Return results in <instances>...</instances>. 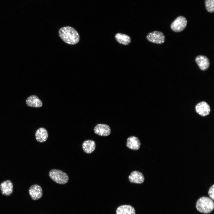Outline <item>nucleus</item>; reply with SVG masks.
I'll list each match as a JSON object with an SVG mask.
<instances>
[{
    "instance_id": "obj_1",
    "label": "nucleus",
    "mask_w": 214,
    "mask_h": 214,
    "mask_svg": "<svg viewBox=\"0 0 214 214\" xmlns=\"http://www.w3.org/2000/svg\"><path fill=\"white\" fill-rule=\"evenodd\" d=\"M61 39L65 43L70 45H75L80 40L78 33L74 28L66 26L60 28L58 31Z\"/></svg>"
},
{
    "instance_id": "obj_2",
    "label": "nucleus",
    "mask_w": 214,
    "mask_h": 214,
    "mask_svg": "<svg viewBox=\"0 0 214 214\" xmlns=\"http://www.w3.org/2000/svg\"><path fill=\"white\" fill-rule=\"evenodd\" d=\"M196 207L199 212L207 214L213 211L214 208V204L213 200L210 198L203 196L198 200Z\"/></svg>"
},
{
    "instance_id": "obj_3",
    "label": "nucleus",
    "mask_w": 214,
    "mask_h": 214,
    "mask_svg": "<svg viewBox=\"0 0 214 214\" xmlns=\"http://www.w3.org/2000/svg\"><path fill=\"white\" fill-rule=\"evenodd\" d=\"M49 176L53 181L60 184H65L69 180V177L67 174L59 169L51 170L49 172Z\"/></svg>"
},
{
    "instance_id": "obj_4",
    "label": "nucleus",
    "mask_w": 214,
    "mask_h": 214,
    "mask_svg": "<svg viewBox=\"0 0 214 214\" xmlns=\"http://www.w3.org/2000/svg\"><path fill=\"white\" fill-rule=\"evenodd\" d=\"M187 23V21L185 18L182 16H180L172 22L171 25V28L175 32H180L185 29Z\"/></svg>"
},
{
    "instance_id": "obj_5",
    "label": "nucleus",
    "mask_w": 214,
    "mask_h": 214,
    "mask_svg": "<svg viewBox=\"0 0 214 214\" xmlns=\"http://www.w3.org/2000/svg\"><path fill=\"white\" fill-rule=\"evenodd\" d=\"M147 40L150 42L158 44L164 43L165 37L161 32L154 31L149 33L147 36Z\"/></svg>"
},
{
    "instance_id": "obj_6",
    "label": "nucleus",
    "mask_w": 214,
    "mask_h": 214,
    "mask_svg": "<svg viewBox=\"0 0 214 214\" xmlns=\"http://www.w3.org/2000/svg\"><path fill=\"white\" fill-rule=\"evenodd\" d=\"M94 133L101 136H106L109 135L111 129L109 126L106 124H98L94 128Z\"/></svg>"
},
{
    "instance_id": "obj_7",
    "label": "nucleus",
    "mask_w": 214,
    "mask_h": 214,
    "mask_svg": "<svg viewBox=\"0 0 214 214\" xmlns=\"http://www.w3.org/2000/svg\"><path fill=\"white\" fill-rule=\"evenodd\" d=\"M29 194L32 199L34 200L40 199L43 195V191L41 187L37 184L31 185L29 190Z\"/></svg>"
},
{
    "instance_id": "obj_8",
    "label": "nucleus",
    "mask_w": 214,
    "mask_h": 214,
    "mask_svg": "<svg viewBox=\"0 0 214 214\" xmlns=\"http://www.w3.org/2000/svg\"><path fill=\"white\" fill-rule=\"evenodd\" d=\"M0 189L2 195L10 196L13 192V184L10 180H7L1 183Z\"/></svg>"
},
{
    "instance_id": "obj_9",
    "label": "nucleus",
    "mask_w": 214,
    "mask_h": 214,
    "mask_svg": "<svg viewBox=\"0 0 214 214\" xmlns=\"http://www.w3.org/2000/svg\"><path fill=\"white\" fill-rule=\"evenodd\" d=\"M195 110L198 114L203 117L208 115L210 111L209 106L204 101L198 103L196 106Z\"/></svg>"
},
{
    "instance_id": "obj_10",
    "label": "nucleus",
    "mask_w": 214,
    "mask_h": 214,
    "mask_svg": "<svg viewBox=\"0 0 214 214\" xmlns=\"http://www.w3.org/2000/svg\"><path fill=\"white\" fill-rule=\"evenodd\" d=\"M195 61L200 69L205 71L207 70L210 66L209 60L207 57L204 55H198L195 58Z\"/></svg>"
},
{
    "instance_id": "obj_11",
    "label": "nucleus",
    "mask_w": 214,
    "mask_h": 214,
    "mask_svg": "<svg viewBox=\"0 0 214 214\" xmlns=\"http://www.w3.org/2000/svg\"><path fill=\"white\" fill-rule=\"evenodd\" d=\"M26 102L27 105L30 107L40 108L43 105L41 100L35 95H31L29 97L26 99Z\"/></svg>"
},
{
    "instance_id": "obj_12",
    "label": "nucleus",
    "mask_w": 214,
    "mask_h": 214,
    "mask_svg": "<svg viewBox=\"0 0 214 214\" xmlns=\"http://www.w3.org/2000/svg\"><path fill=\"white\" fill-rule=\"evenodd\" d=\"M128 179L130 182L137 184L142 183L144 180V177L143 174L136 171L131 173L129 176Z\"/></svg>"
},
{
    "instance_id": "obj_13",
    "label": "nucleus",
    "mask_w": 214,
    "mask_h": 214,
    "mask_svg": "<svg viewBox=\"0 0 214 214\" xmlns=\"http://www.w3.org/2000/svg\"><path fill=\"white\" fill-rule=\"evenodd\" d=\"M140 145L139 140L135 136H130L127 139L126 146L131 150H137L140 148Z\"/></svg>"
},
{
    "instance_id": "obj_14",
    "label": "nucleus",
    "mask_w": 214,
    "mask_h": 214,
    "mask_svg": "<svg viewBox=\"0 0 214 214\" xmlns=\"http://www.w3.org/2000/svg\"><path fill=\"white\" fill-rule=\"evenodd\" d=\"M35 136L36 140L38 142H44L47 140L48 137V131L44 128H40L36 131Z\"/></svg>"
},
{
    "instance_id": "obj_15",
    "label": "nucleus",
    "mask_w": 214,
    "mask_h": 214,
    "mask_svg": "<svg viewBox=\"0 0 214 214\" xmlns=\"http://www.w3.org/2000/svg\"><path fill=\"white\" fill-rule=\"evenodd\" d=\"M82 147L85 153L90 154L93 152L95 149V143L92 140H86L83 143Z\"/></svg>"
},
{
    "instance_id": "obj_16",
    "label": "nucleus",
    "mask_w": 214,
    "mask_h": 214,
    "mask_svg": "<svg viewBox=\"0 0 214 214\" xmlns=\"http://www.w3.org/2000/svg\"><path fill=\"white\" fill-rule=\"evenodd\" d=\"M117 214H136L134 208L130 205H124L119 207L116 210Z\"/></svg>"
},
{
    "instance_id": "obj_17",
    "label": "nucleus",
    "mask_w": 214,
    "mask_h": 214,
    "mask_svg": "<svg viewBox=\"0 0 214 214\" xmlns=\"http://www.w3.org/2000/svg\"><path fill=\"white\" fill-rule=\"evenodd\" d=\"M117 41L119 43L127 45L131 42V38L128 35L121 33H117L115 36Z\"/></svg>"
},
{
    "instance_id": "obj_18",
    "label": "nucleus",
    "mask_w": 214,
    "mask_h": 214,
    "mask_svg": "<svg viewBox=\"0 0 214 214\" xmlns=\"http://www.w3.org/2000/svg\"><path fill=\"white\" fill-rule=\"evenodd\" d=\"M206 8L209 12L212 13L214 11V0H205Z\"/></svg>"
},
{
    "instance_id": "obj_19",
    "label": "nucleus",
    "mask_w": 214,
    "mask_h": 214,
    "mask_svg": "<svg viewBox=\"0 0 214 214\" xmlns=\"http://www.w3.org/2000/svg\"><path fill=\"white\" fill-rule=\"evenodd\" d=\"M214 185H213L210 188L208 191V194L210 199L213 200L214 199Z\"/></svg>"
}]
</instances>
